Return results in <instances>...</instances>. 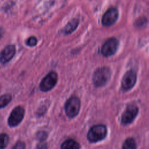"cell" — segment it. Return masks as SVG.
<instances>
[{
	"instance_id": "11",
	"label": "cell",
	"mask_w": 149,
	"mask_h": 149,
	"mask_svg": "<svg viewBox=\"0 0 149 149\" xmlns=\"http://www.w3.org/2000/svg\"><path fill=\"white\" fill-rule=\"evenodd\" d=\"M79 24V20L77 19H73L69 21L63 29V33L66 34H70L77 27Z\"/></svg>"
},
{
	"instance_id": "10",
	"label": "cell",
	"mask_w": 149,
	"mask_h": 149,
	"mask_svg": "<svg viewBox=\"0 0 149 149\" xmlns=\"http://www.w3.org/2000/svg\"><path fill=\"white\" fill-rule=\"evenodd\" d=\"M16 48L13 45L6 46L0 52V63L5 64L8 62L15 55Z\"/></svg>"
},
{
	"instance_id": "4",
	"label": "cell",
	"mask_w": 149,
	"mask_h": 149,
	"mask_svg": "<svg viewBox=\"0 0 149 149\" xmlns=\"http://www.w3.org/2000/svg\"><path fill=\"white\" fill-rule=\"evenodd\" d=\"M24 115V109L21 106L15 108L11 112L8 119V123L10 127L17 126L23 120Z\"/></svg>"
},
{
	"instance_id": "16",
	"label": "cell",
	"mask_w": 149,
	"mask_h": 149,
	"mask_svg": "<svg viewBox=\"0 0 149 149\" xmlns=\"http://www.w3.org/2000/svg\"><path fill=\"white\" fill-rule=\"evenodd\" d=\"M47 133L44 131H40L38 132L36 134V137L38 140L40 141H44L47 138Z\"/></svg>"
},
{
	"instance_id": "18",
	"label": "cell",
	"mask_w": 149,
	"mask_h": 149,
	"mask_svg": "<svg viewBox=\"0 0 149 149\" xmlns=\"http://www.w3.org/2000/svg\"><path fill=\"white\" fill-rule=\"evenodd\" d=\"M26 146L24 142L19 141L13 147L12 149H25Z\"/></svg>"
},
{
	"instance_id": "12",
	"label": "cell",
	"mask_w": 149,
	"mask_h": 149,
	"mask_svg": "<svg viewBox=\"0 0 149 149\" xmlns=\"http://www.w3.org/2000/svg\"><path fill=\"white\" fill-rule=\"evenodd\" d=\"M61 149H80V144L73 139H68L65 141L61 147Z\"/></svg>"
},
{
	"instance_id": "7",
	"label": "cell",
	"mask_w": 149,
	"mask_h": 149,
	"mask_svg": "<svg viewBox=\"0 0 149 149\" xmlns=\"http://www.w3.org/2000/svg\"><path fill=\"white\" fill-rule=\"evenodd\" d=\"M139 112V109L134 105H129L123 113L121 118V123L123 125L130 124L136 117Z\"/></svg>"
},
{
	"instance_id": "9",
	"label": "cell",
	"mask_w": 149,
	"mask_h": 149,
	"mask_svg": "<svg viewBox=\"0 0 149 149\" xmlns=\"http://www.w3.org/2000/svg\"><path fill=\"white\" fill-rule=\"evenodd\" d=\"M137 75L134 71L130 70L126 72L122 80V88L124 91L131 89L135 84Z\"/></svg>"
},
{
	"instance_id": "6",
	"label": "cell",
	"mask_w": 149,
	"mask_h": 149,
	"mask_svg": "<svg viewBox=\"0 0 149 149\" xmlns=\"http://www.w3.org/2000/svg\"><path fill=\"white\" fill-rule=\"evenodd\" d=\"M58 80L57 73L55 72H49L41 81L40 88L42 91H48L56 84Z\"/></svg>"
},
{
	"instance_id": "17",
	"label": "cell",
	"mask_w": 149,
	"mask_h": 149,
	"mask_svg": "<svg viewBox=\"0 0 149 149\" xmlns=\"http://www.w3.org/2000/svg\"><path fill=\"white\" fill-rule=\"evenodd\" d=\"M26 44L28 46L33 47V46H35L37 44V39L34 36H31L26 40Z\"/></svg>"
},
{
	"instance_id": "1",
	"label": "cell",
	"mask_w": 149,
	"mask_h": 149,
	"mask_svg": "<svg viewBox=\"0 0 149 149\" xmlns=\"http://www.w3.org/2000/svg\"><path fill=\"white\" fill-rule=\"evenodd\" d=\"M111 75V70L108 67L98 68L93 76V81L96 87L104 86L110 79Z\"/></svg>"
},
{
	"instance_id": "3",
	"label": "cell",
	"mask_w": 149,
	"mask_h": 149,
	"mask_svg": "<svg viewBox=\"0 0 149 149\" xmlns=\"http://www.w3.org/2000/svg\"><path fill=\"white\" fill-rule=\"evenodd\" d=\"M80 108V101L77 97H72L68 100L65 105L66 115L70 118L75 117L79 113Z\"/></svg>"
},
{
	"instance_id": "8",
	"label": "cell",
	"mask_w": 149,
	"mask_h": 149,
	"mask_svg": "<svg viewBox=\"0 0 149 149\" xmlns=\"http://www.w3.org/2000/svg\"><path fill=\"white\" fill-rule=\"evenodd\" d=\"M119 16L118 10L115 8H109L103 15L102 17V24L104 26L109 27L117 21Z\"/></svg>"
},
{
	"instance_id": "13",
	"label": "cell",
	"mask_w": 149,
	"mask_h": 149,
	"mask_svg": "<svg viewBox=\"0 0 149 149\" xmlns=\"http://www.w3.org/2000/svg\"><path fill=\"white\" fill-rule=\"evenodd\" d=\"M122 149H136V144L133 138L127 139L123 144Z\"/></svg>"
},
{
	"instance_id": "20",
	"label": "cell",
	"mask_w": 149,
	"mask_h": 149,
	"mask_svg": "<svg viewBox=\"0 0 149 149\" xmlns=\"http://www.w3.org/2000/svg\"><path fill=\"white\" fill-rule=\"evenodd\" d=\"M2 30L0 29V38L2 37Z\"/></svg>"
},
{
	"instance_id": "2",
	"label": "cell",
	"mask_w": 149,
	"mask_h": 149,
	"mask_svg": "<svg viewBox=\"0 0 149 149\" xmlns=\"http://www.w3.org/2000/svg\"><path fill=\"white\" fill-rule=\"evenodd\" d=\"M107 130L103 125H94L89 130L87 137L89 141L96 143L103 140L107 136Z\"/></svg>"
},
{
	"instance_id": "14",
	"label": "cell",
	"mask_w": 149,
	"mask_h": 149,
	"mask_svg": "<svg viewBox=\"0 0 149 149\" xmlns=\"http://www.w3.org/2000/svg\"><path fill=\"white\" fill-rule=\"evenodd\" d=\"M12 100V96L9 94H3L0 97V109L5 107Z\"/></svg>"
},
{
	"instance_id": "5",
	"label": "cell",
	"mask_w": 149,
	"mask_h": 149,
	"mask_svg": "<svg viewBox=\"0 0 149 149\" xmlns=\"http://www.w3.org/2000/svg\"><path fill=\"white\" fill-rule=\"evenodd\" d=\"M119 47V41L115 38H110L102 45L101 52L104 56L108 57L113 55Z\"/></svg>"
},
{
	"instance_id": "15",
	"label": "cell",
	"mask_w": 149,
	"mask_h": 149,
	"mask_svg": "<svg viewBox=\"0 0 149 149\" xmlns=\"http://www.w3.org/2000/svg\"><path fill=\"white\" fill-rule=\"evenodd\" d=\"M9 141V137L6 133L0 134V149H5Z\"/></svg>"
},
{
	"instance_id": "19",
	"label": "cell",
	"mask_w": 149,
	"mask_h": 149,
	"mask_svg": "<svg viewBox=\"0 0 149 149\" xmlns=\"http://www.w3.org/2000/svg\"><path fill=\"white\" fill-rule=\"evenodd\" d=\"M36 149H48L47 144L44 141H40L37 145Z\"/></svg>"
}]
</instances>
